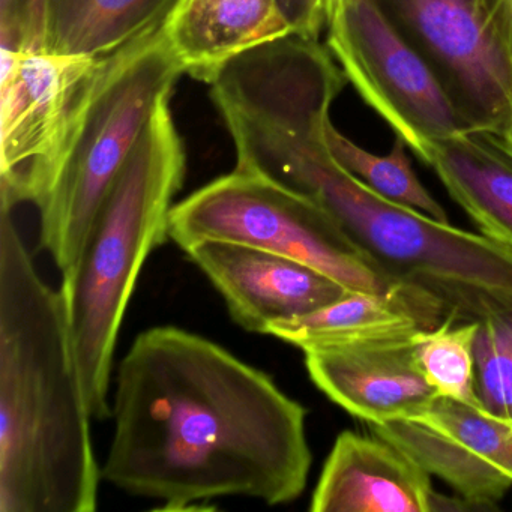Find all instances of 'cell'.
<instances>
[{
  "instance_id": "cell-13",
  "label": "cell",
  "mask_w": 512,
  "mask_h": 512,
  "mask_svg": "<svg viewBox=\"0 0 512 512\" xmlns=\"http://www.w3.org/2000/svg\"><path fill=\"white\" fill-rule=\"evenodd\" d=\"M431 476L397 446L343 431L323 464L313 512H436Z\"/></svg>"
},
{
  "instance_id": "cell-1",
  "label": "cell",
  "mask_w": 512,
  "mask_h": 512,
  "mask_svg": "<svg viewBox=\"0 0 512 512\" xmlns=\"http://www.w3.org/2000/svg\"><path fill=\"white\" fill-rule=\"evenodd\" d=\"M307 409L269 374L178 326L137 335L116 373L104 481L163 511L220 497L269 506L307 488Z\"/></svg>"
},
{
  "instance_id": "cell-17",
  "label": "cell",
  "mask_w": 512,
  "mask_h": 512,
  "mask_svg": "<svg viewBox=\"0 0 512 512\" xmlns=\"http://www.w3.org/2000/svg\"><path fill=\"white\" fill-rule=\"evenodd\" d=\"M179 0H52L47 52L107 56L163 28Z\"/></svg>"
},
{
  "instance_id": "cell-21",
  "label": "cell",
  "mask_w": 512,
  "mask_h": 512,
  "mask_svg": "<svg viewBox=\"0 0 512 512\" xmlns=\"http://www.w3.org/2000/svg\"><path fill=\"white\" fill-rule=\"evenodd\" d=\"M52 0H0V49L47 52Z\"/></svg>"
},
{
  "instance_id": "cell-19",
  "label": "cell",
  "mask_w": 512,
  "mask_h": 512,
  "mask_svg": "<svg viewBox=\"0 0 512 512\" xmlns=\"http://www.w3.org/2000/svg\"><path fill=\"white\" fill-rule=\"evenodd\" d=\"M476 323L445 320L437 328L419 332L416 355L425 380L439 397L481 409L473 358Z\"/></svg>"
},
{
  "instance_id": "cell-7",
  "label": "cell",
  "mask_w": 512,
  "mask_h": 512,
  "mask_svg": "<svg viewBox=\"0 0 512 512\" xmlns=\"http://www.w3.org/2000/svg\"><path fill=\"white\" fill-rule=\"evenodd\" d=\"M124 49L107 56L0 49V205L43 202Z\"/></svg>"
},
{
  "instance_id": "cell-20",
  "label": "cell",
  "mask_w": 512,
  "mask_h": 512,
  "mask_svg": "<svg viewBox=\"0 0 512 512\" xmlns=\"http://www.w3.org/2000/svg\"><path fill=\"white\" fill-rule=\"evenodd\" d=\"M473 358L479 406L512 425V313L476 323Z\"/></svg>"
},
{
  "instance_id": "cell-12",
  "label": "cell",
  "mask_w": 512,
  "mask_h": 512,
  "mask_svg": "<svg viewBox=\"0 0 512 512\" xmlns=\"http://www.w3.org/2000/svg\"><path fill=\"white\" fill-rule=\"evenodd\" d=\"M419 332L304 350L308 376L329 400L370 425L412 418L437 397L419 367Z\"/></svg>"
},
{
  "instance_id": "cell-3",
  "label": "cell",
  "mask_w": 512,
  "mask_h": 512,
  "mask_svg": "<svg viewBox=\"0 0 512 512\" xmlns=\"http://www.w3.org/2000/svg\"><path fill=\"white\" fill-rule=\"evenodd\" d=\"M91 421L67 299L0 205V512H94Z\"/></svg>"
},
{
  "instance_id": "cell-10",
  "label": "cell",
  "mask_w": 512,
  "mask_h": 512,
  "mask_svg": "<svg viewBox=\"0 0 512 512\" xmlns=\"http://www.w3.org/2000/svg\"><path fill=\"white\" fill-rule=\"evenodd\" d=\"M472 509L496 508L512 487V425L437 395L412 418L370 425Z\"/></svg>"
},
{
  "instance_id": "cell-8",
  "label": "cell",
  "mask_w": 512,
  "mask_h": 512,
  "mask_svg": "<svg viewBox=\"0 0 512 512\" xmlns=\"http://www.w3.org/2000/svg\"><path fill=\"white\" fill-rule=\"evenodd\" d=\"M442 86L467 133L512 125V52L503 0H373Z\"/></svg>"
},
{
  "instance_id": "cell-22",
  "label": "cell",
  "mask_w": 512,
  "mask_h": 512,
  "mask_svg": "<svg viewBox=\"0 0 512 512\" xmlns=\"http://www.w3.org/2000/svg\"><path fill=\"white\" fill-rule=\"evenodd\" d=\"M293 34L319 40L326 29V16L320 0H274Z\"/></svg>"
},
{
  "instance_id": "cell-5",
  "label": "cell",
  "mask_w": 512,
  "mask_h": 512,
  "mask_svg": "<svg viewBox=\"0 0 512 512\" xmlns=\"http://www.w3.org/2000/svg\"><path fill=\"white\" fill-rule=\"evenodd\" d=\"M184 74L163 29L122 50L59 170L37 206L40 245L62 275L76 280L95 218L164 98Z\"/></svg>"
},
{
  "instance_id": "cell-11",
  "label": "cell",
  "mask_w": 512,
  "mask_h": 512,
  "mask_svg": "<svg viewBox=\"0 0 512 512\" xmlns=\"http://www.w3.org/2000/svg\"><path fill=\"white\" fill-rule=\"evenodd\" d=\"M226 302L230 317L247 332L314 313L350 292L325 272L251 245L194 242L184 248Z\"/></svg>"
},
{
  "instance_id": "cell-9",
  "label": "cell",
  "mask_w": 512,
  "mask_h": 512,
  "mask_svg": "<svg viewBox=\"0 0 512 512\" xmlns=\"http://www.w3.org/2000/svg\"><path fill=\"white\" fill-rule=\"evenodd\" d=\"M326 47L362 100L424 161L436 140L467 133L425 62L373 0H334Z\"/></svg>"
},
{
  "instance_id": "cell-18",
  "label": "cell",
  "mask_w": 512,
  "mask_h": 512,
  "mask_svg": "<svg viewBox=\"0 0 512 512\" xmlns=\"http://www.w3.org/2000/svg\"><path fill=\"white\" fill-rule=\"evenodd\" d=\"M325 137L329 152L337 163L374 193L398 205L416 209L434 220L448 221L443 206L428 193L413 172L407 145L400 137L395 136L392 151L385 157L365 151L344 137L332 122L326 127Z\"/></svg>"
},
{
  "instance_id": "cell-2",
  "label": "cell",
  "mask_w": 512,
  "mask_h": 512,
  "mask_svg": "<svg viewBox=\"0 0 512 512\" xmlns=\"http://www.w3.org/2000/svg\"><path fill=\"white\" fill-rule=\"evenodd\" d=\"M331 106L314 89L277 88L233 110L235 169L319 203L395 292L436 305L446 319L512 313L511 248L391 202L350 175L326 145Z\"/></svg>"
},
{
  "instance_id": "cell-16",
  "label": "cell",
  "mask_w": 512,
  "mask_h": 512,
  "mask_svg": "<svg viewBox=\"0 0 512 512\" xmlns=\"http://www.w3.org/2000/svg\"><path fill=\"white\" fill-rule=\"evenodd\" d=\"M445 314L404 293L349 292L338 301L292 320L274 323L266 335L304 352L313 347L385 340L442 325Z\"/></svg>"
},
{
  "instance_id": "cell-4",
  "label": "cell",
  "mask_w": 512,
  "mask_h": 512,
  "mask_svg": "<svg viewBox=\"0 0 512 512\" xmlns=\"http://www.w3.org/2000/svg\"><path fill=\"white\" fill-rule=\"evenodd\" d=\"M164 98L107 194L89 233L76 280L62 289L92 419L112 416L110 382L119 331L137 278L166 244L187 173V152Z\"/></svg>"
},
{
  "instance_id": "cell-14",
  "label": "cell",
  "mask_w": 512,
  "mask_h": 512,
  "mask_svg": "<svg viewBox=\"0 0 512 512\" xmlns=\"http://www.w3.org/2000/svg\"><path fill=\"white\" fill-rule=\"evenodd\" d=\"M161 29L184 74L208 85L236 56L293 34L274 0H179Z\"/></svg>"
},
{
  "instance_id": "cell-24",
  "label": "cell",
  "mask_w": 512,
  "mask_h": 512,
  "mask_svg": "<svg viewBox=\"0 0 512 512\" xmlns=\"http://www.w3.org/2000/svg\"><path fill=\"white\" fill-rule=\"evenodd\" d=\"M332 2H334V0H320V4H322L323 8V13H325L326 16V25H328L329 11H331Z\"/></svg>"
},
{
  "instance_id": "cell-23",
  "label": "cell",
  "mask_w": 512,
  "mask_h": 512,
  "mask_svg": "<svg viewBox=\"0 0 512 512\" xmlns=\"http://www.w3.org/2000/svg\"><path fill=\"white\" fill-rule=\"evenodd\" d=\"M503 5H505L506 22H508L509 40H511L512 52V0H503ZM500 142H502V145L505 146L506 149L512 152V125L511 128H509L508 134H506Z\"/></svg>"
},
{
  "instance_id": "cell-6",
  "label": "cell",
  "mask_w": 512,
  "mask_h": 512,
  "mask_svg": "<svg viewBox=\"0 0 512 512\" xmlns=\"http://www.w3.org/2000/svg\"><path fill=\"white\" fill-rule=\"evenodd\" d=\"M169 236L181 250L214 239L272 251L325 272L350 292L400 293L319 203L254 173L235 169L176 203Z\"/></svg>"
},
{
  "instance_id": "cell-15",
  "label": "cell",
  "mask_w": 512,
  "mask_h": 512,
  "mask_svg": "<svg viewBox=\"0 0 512 512\" xmlns=\"http://www.w3.org/2000/svg\"><path fill=\"white\" fill-rule=\"evenodd\" d=\"M422 163L481 235L512 250V152L497 137L461 133L436 140Z\"/></svg>"
}]
</instances>
